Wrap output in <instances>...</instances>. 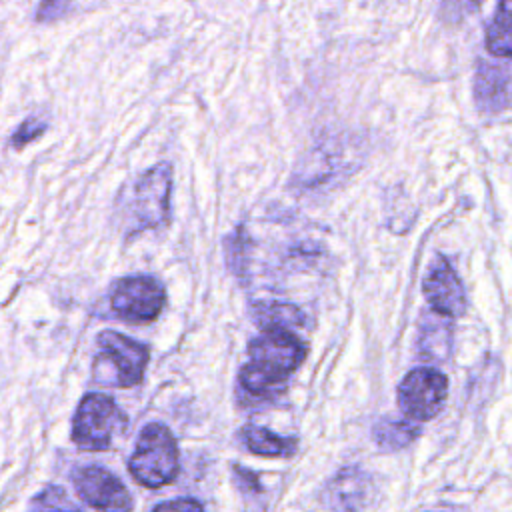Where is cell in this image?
<instances>
[{
    "instance_id": "cell-1",
    "label": "cell",
    "mask_w": 512,
    "mask_h": 512,
    "mask_svg": "<svg viewBox=\"0 0 512 512\" xmlns=\"http://www.w3.org/2000/svg\"><path fill=\"white\" fill-rule=\"evenodd\" d=\"M306 344L288 328L270 326L248 344V364L240 370L242 388L256 396H272L300 368L306 358Z\"/></svg>"
},
{
    "instance_id": "cell-13",
    "label": "cell",
    "mask_w": 512,
    "mask_h": 512,
    "mask_svg": "<svg viewBox=\"0 0 512 512\" xmlns=\"http://www.w3.org/2000/svg\"><path fill=\"white\" fill-rule=\"evenodd\" d=\"M242 440L252 454L266 458H284L290 456L296 448V442L292 438L278 436L276 432L256 424H248L242 428Z\"/></svg>"
},
{
    "instance_id": "cell-16",
    "label": "cell",
    "mask_w": 512,
    "mask_h": 512,
    "mask_svg": "<svg viewBox=\"0 0 512 512\" xmlns=\"http://www.w3.org/2000/svg\"><path fill=\"white\" fill-rule=\"evenodd\" d=\"M254 318L258 326L270 328V326H280V328H304L306 316L304 312L294 306V304H282V302H260L254 306Z\"/></svg>"
},
{
    "instance_id": "cell-4",
    "label": "cell",
    "mask_w": 512,
    "mask_h": 512,
    "mask_svg": "<svg viewBox=\"0 0 512 512\" xmlns=\"http://www.w3.org/2000/svg\"><path fill=\"white\" fill-rule=\"evenodd\" d=\"M96 344L100 354L94 364L110 366V374H106L102 380L106 386L130 388L140 384L150 358V352L144 344L114 330H102L96 338Z\"/></svg>"
},
{
    "instance_id": "cell-11",
    "label": "cell",
    "mask_w": 512,
    "mask_h": 512,
    "mask_svg": "<svg viewBox=\"0 0 512 512\" xmlns=\"http://www.w3.org/2000/svg\"><path fill=\"white\" fill-rule=\"evenodd\" d=\"M370 476L358 468H344L338 472L324 490L326 506L338 510L366 508L370 498Z\"/></svg>"
},
{
    "instance_id": "cell-14",
    "label": "cell",
    "mask_w": 512,
    "mask_h": 512,
    "mask_svg": "<svg viewBox=\"0 0 512 512\" xmlns=\"http://www.w3.org/2000/svg\"><path fill=\"white\" fill-rule=\"evenodd\" d=\"M372 432L376 444L382 450H400L416 440V436L420 434V426L416 424V420H410L408 416L400 420L382 418Z\"/></svg>"
},
{
    "instance_id": "cell-9",
    "label": "cell",
    "mask_w": 512,
    "mask_h": 512,
    "mask_svg": "<svg viewBox=\"0 0 512 512\" xmlns=\"http://www.w3.org/2000/svg\"><path fill=\"white\" fill-rule=\"evenodd\" d=\"M422 292L428 304L432 306L434 312L448 316V318H458L464 316L468 300H466V290L464 284L460 282L458 274L450 266V262L444 256H438L424 280H422Z\"/></svg>"
},
{
    "instance_id": "cell-2",
    "label": "cell",
    "mask_w": 512,
    "mask_h": 512,
    "mask_svg": "<svg viewBox=\"0 0 512 512\" xmlns=\"http://www.w3.org/2000/svg\"><path fill=\"white\" fill-rule=\"evenodd\" d=\"M128 470L140 486L152 490L170 484L178 476V444L168 426L150 422L142 428L134 454L128 460Z\"/></svg>"
},
{
    "instance_id": "cell-20",
    "label": "cell",
    "mask_w": 512,
    "mask_h": 512,
    "mask_svg": "<svg viewBox=\"0 0 512 512\" xmlns=\"http://www.w3.org/2000/svg\"><path fill=\"white\" fill-rule=\"evenodd\" d=\"M482 0H442V16L448 20H460L472 14Z\"/></svg>"
},
{
    "instance_id": "cell-21",
    "label": "cell",
    "mask_w": 512,
    "mask_h": 512,
    "mask_svg": "<svg viewBox=\"0 0 512 512\" xmlns=\"http://www.w3.org/2000/svg\"><path fill=\"white\" fill-rule=\"evenodd\" d=\"M234 476H236L238 486H240L244 492H246V490H250V492H260L258 476H256L252 470H248V468H244V466L234 464Z\"/></svg>"
},
{
    "instance_id": "cell-7",
    "label": "cell",
    "mask_w": 512,
    "mask_h": 512,
    "mask_svg": "<svg viewBox=\"0 0 512 512\" xmlns=\"http://www.w3.org/2000/svg\"><path fill=\"white\" fill-rule=\"evenodd\" d=\"M166 302L162 284L152 276L120 278L110 292L112 310L128 322H152L160 316Z\"/></svg>"
},
{
    "instance_id": "cell-19",
    "label": "cell",
    "mask_w": 512,
    "mask_h": 512,
    "mask_svg": "<svg viewBox=\"0 0 512 512\" xmlns=\"http://www.w3.org/2000/svg\"><path fill=\"white\" fill-rule=\"evenodd\" d=\"M70 4H72V0H40L34 20L40 24L54 22L70 10Z\"/></svg>"
},
{
    "instance_id": "cell-6",
    "label": "cell",
    "mask_w": 512,
    "mask_h": 512,
    "mask_svg": "<svg viewBox=\"0 0 512 512\" xmlns=\"http://www.w3.org/2000/svg\"><path fill=\"white\" fill-rule=\"evenodd\" d=\"M170 190L172 166L168 162H160L140 176L130 202V214L134 218L136 230L166 224L170 212Z\"/></svg>"
},
{
    "instance_id": "cell-8",
    "label": "cell",
    "mask_w": 512,
    "mask_h": 512,
    "mask_svg": "<svg viewBox=\"0 0 512 512\" xmlns=\"http://www.w3.org/2000/svg\"><path fill=\"white\" fill-rule=\"evenodd\" d=\"M74 490L84 504L98 510H130L134 506L126 486L102 466H84L72 474Z\"/></svg>"
},
{
    "instance_id": "cell-18",
    "label": "cell",
    "mask_w": 512,
    "mask_h": 512,
    "mask_svg": "<svg viewBox=\"0 0 512 512\" xmlns=\"http://www.w3.org/2000/svg\"><path fill=\"white\" fill-rule=\"evenodd\" d=\"M44 130H46V124H44L42 120H38V118H28V120H24V122L18 126V130L12 134L10 144H12L14 148H22V146L30 144L32 140H36L38 136H42Z\"/></svg>"
},
{
    "instance_id": "cell-17",
    "label": "cell",
    "mask_w": 512,
    "mask_h": 512,
    "mask_svg": "<svg viewBox=\"0 0 512 512\" xmlns=\"http://www.w3.org/2000/svg\"><path fill=\"white\" fill-rule=\"evenodd\" d=\"M34 508H48V510H76L78 506L68 500L66 492L60 486H48L44 492H40L32 504Z\"/></svg>"
},
{
    "instance_id": "cell-10",
    "label": "cell",
    "mask_w": 512,
    "mask_h": 512,
    "mask_svg": "<svg viewBox=\"0 0 512 512\" xmlns=\"http://www.w3.org/2000/svg\"><path fill=\"white\" fill-rule=\"evenodd\" d=\"M474 100L482 114H498L510 104V72L506 64L478 60L474 74Z\"/></svg>"
},
{
    "instance_id": "cell-22",
    "label": "cell",
    "mask_w": 512,
    "mask_h": 512,
    "mask_svg": "<svg viewBox=\"0 0 512 512\" xmlns=\"http://www.w3.org/2000/svg\"><path fill=\"white\" fill-rule=\"evenodd\" d=\"M204 506L192 498H180V500H168L154 506V510H202Z\"/></svg>"
},
{
    "instance_id": "cell-3",
    "label": "cell",
    "mask_w": 512,
    "mask_h": 512,
    "mask_svg": "<svg viewBox=\"0 0 512 512\" xmlns=\"http://www.w3.org/2000/svg\"><path fill=\"white\" fill-rule=\"evenodd\" d=\"M126 426V416L116 402L98 392L86 394L72 420V440L82 450H108L116 432Z\"/></svg>"
},
{
    "instance_id": "cell-12",
    "label": "cell",
    "mask_w": 512,
    "mask_h": 512,
    "mask_svg": "<svg viewBox=\"0 0 512 512\" xmlns=\"http://www.w3.org/2000/svg\"><path fill=\"white\" fill-rule=\"evenodd\" d=\"M416 348L420 352V358L430 360V362H444L452 350L450 318L442 316L438 312H434L432 316L428 312H424L420 326H418Z\"/></svg>"
},
{
    "instance_id": "cell-15",
    "label": "cell",
    "mask_w": 512,
    "mask_h": 512,
    "mask_svg": "<svg viewBox=\"0 0 512 512\" xmlns=\"http://www.w3.org/2000/svg\"><path fill=\"white\" fill-rule=\"evenodd\" d=\"M510 0H500L498 8L486 28V50L502 60L512 56V36H510Z\"/></svg>"
},
{
    "instance_id": "cell-5",
    "label": "cell",
    "mask_w": 512,
    "mask_h": 512,
    "mask_svg": "<svg viewBox=\"0 0 512 512\" xmlns=\"http://www.w3.org/2000/svg\"><path fill=\"white\" fill-rule=\"evenodd\" d=\"M448 396V378L436 368H414L398 384V406L410 420H432Z\"/></svg>"
}]
</instances>
